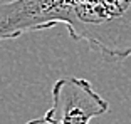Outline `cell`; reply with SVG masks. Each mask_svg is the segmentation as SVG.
<instances>
[{
	"instance_id": "obj_2",
	"label": "cell",
	"mask_w": 131,
	"mask_h": 124,
	"mask_svg": "<svg viewBox=\"0 0 131 124\" xmlns=\"http://www.w3.org/2000/svg\"><path fill=\"white\" fill-rule=\"evenodd\" d=\"M52 106L49 111L61 124H91L109 113V102L82 77H62L52 85Z\"/></svg>"
},
{
	"instance_id": "obj_1",
	"label": "cell",
	"mask_w": 131,
	"mask_h": 124,
	"mask_svg": "<svg viewBox=\"0 0 131 124\" xmlns=\"http://www.w3.org/2000/svg\"><path fill=\"white\" fill-rule=\"evenodd\" d=\"M64 25L69 37L116 62L131 57V0H8L0 4V40Z\"/></svg>"
},
{
	"instance_id": "obj_3",
	"label": "cell",
	"mask_w": 131,
	"mask_h": 124,
	"mask_svg": "<svg viewBox=\"0 0 131 124\" xmlns=\"http://www.w3.org/2000/svg\"><path fill=\"white\" fill-rule=\"evenodd\" d=\"M25 124H61V122H59V119L50 113V111H47L44 116L35 117V119H30V121H27Z\"/></svg>"
}]
</instances>
